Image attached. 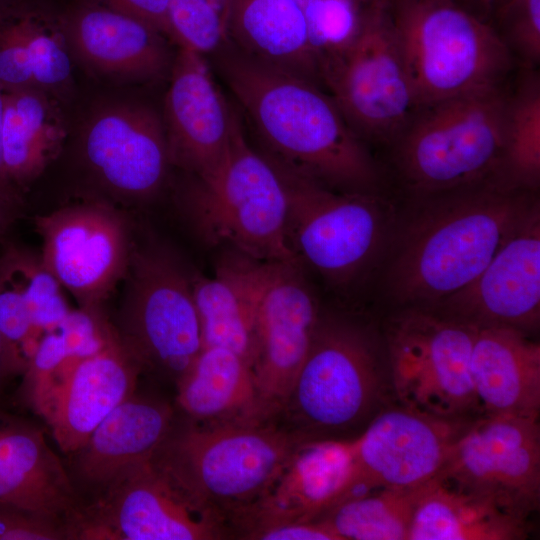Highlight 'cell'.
Here are the masks:
<instances>
[{"label":"cell","instance_id":"6da1fadb","mask_svg":"<svg viewBox=\"0 0 540 540\" xmlns=\"http://www.w3.org/2000/svg\"><path fill=\"white\" fill-rule=\"evenodd\" d=\"M409 201L383 255L384 293L399 308L433 307L464 289L539 203L501 178Z\"/></svg>","mask_w":540,"mask_h":540},{"label":"cell","instance_id":"7a4b0ae2","mask_svg":"<svg viewBox=\"0 0 540 540\" xmlns=\"http://www.w3.org/2000/svg\"><path fill=\"white\" fill-rule=\"evenodd\" d=\"M218 53L268 157L338 190L383 194V169L323 88L228 44Z\"/></svg>","mask_w":540,"mask_h":540},{"label":"cell","instance_id":"3957f363","mask_svg":"<svg viewBox=\"0 0 540 540\" xmlns=\"http://www.w3.org/2000/svg\"><path fill=\"white\" fill-rule=\"evenodd\" d=\"M507 84L418 109L389 147L396 177L409 199L501 178Z\"/></svg>","mask_w":540,"mask_h":540},{"label":"cell","instance_id":"277c9868","mask_svg":"<svg viewBox=\"0 0 540 540\" xmlns=\"http://www.w3.org/2000/svg\"><path fill=\"white\" fill-rule=\"evenodd\" d=\"M182 206L206 244L228 246L258 261L302 266L287 238L288 203L281 174L248 142L240 118L224 156L209 173L193 177Z\"/></svg>","mask_w":540,"mask_h":540},{"label":"cell","instance_id":"5b68a950","mask_svg":"<svg viewBox=\"0 0 540 540\" xmlns=\"http://www.w3.org/2000/svg\"><path fill=\"white\" fill-rule=\"evenodd\" d=\"M419 108L508 83L516 62L492 25L453 0H386Z\"/></svg>","mask_w":540,"mask_h":540},{"label":"cell","instance_id":"8992f818","mask_svg":"<svg viewBox=\"0 0 540 540\" xmlns=\"http://www.w3.org/2000/svg\"><path fill=\"white\" fill-rule=\"evenodd\" d=\"M388 384L383 336L359 320L321 314L281 411L306 440L336 438L371 420Z\"/></svg>","mask_w":540,"mask_h":540},{"label":"cell","instance_id":"52a82bcc","mask_svg":"<svg viewBox=\"0 0 540 540\" xmlns=\"http://www.w3.org/2000/svg\"><path fill=\"white\" fill-rule=\"evenodd\" d=\"M304 441L260 421H227L171 430L154 456L194 498L238 514L268 491Z\"/></svg>","mask_w":540,"mask_h":540},{"label":"cell","instance_id":"ba28073f","mask_svg":"<svg viewBox=\"0 0 540 540\" xmlns=\"http://www.w3.org/2000/svg\"><path fill=\"white\" fill-rule=\"evenodd\" d=\"M272 161L287 193L288 242L301 264L340 290L364 278L383 259L397 216L384 194L338 190Z\"/></svg>","mask_w":540,"mask_h":540},{"label":"cell","instance_id":"9c48e42d","mask_svg":"<svg viewBox=\"0 0 540 540\" xmlns=\"http://www.w3.org/2000/svg\"><path fill=\"white\" fill-rule=\"evenodd\" d=\"M477 329L434 307L400 308L383 335L399 405L449 420L479 416L471 377Z\"/></svg>","mask_w":540,"mask_h":540},{"label":"cell","instance_id":"30bf717a","mask_svg":"<svg viewBox=\"0 0 540 540\" xmlns=\"http://www.w3.org/2000/svg\"><path fill=\"white\" fill-rule=\"evenodd\" d=\"M114 326L141 368L175 382L203 348L192 277L168 251L134 246Z\"/></svg>","mask_w":540,"mask_h":540},{"label":"cell","instance_id":"8fae6325","mask_svg":"<svg viewBox=\"0 0 540 540\" xmlns=\"http://www.w3.org/2000/svg\"><path fill=\"white\" fill-rule=\"evenodd\" d=\"M69 528L70 539L210 540L221 513L194 498L156 460L139 462L100 489Z\"/></svg>","mask_w":540,"mask_h":540},{"label":"cell","instance_id":"7c38bea8","mask_svg":"<svg viewBox=\"0 0 540 540\" xmlns=\"http://www.w3.org/2000/svg\"><path fill=\"white\" fill-rule=\"evenodd\" d=\"M322 84L366 144L389 148L406 128L419 107L386 0L373 9L354 41L325 65Z\"/></svg>","mask_w":540,"mask_h":540},{"label":"cell","instance_id":"4fadbf2b","mask_svg":"<svg viewBox=\"0 0 540 540\" xmlns=\"http://www.w3.org/2000/svg\"><path fill=\"white\" fill-rule=\"evenodd\" d=\"M437 479L528 521L540 504L538 418L471 419L453 441Z\"/></svg>","mask_w":540,"mask_h":540},{"label":"cell","instance_id":"5bb4252c","mask_svg":"<svg viewBox=\"0 0 540 540\" xmlns=\"http://www.w3.org/2000/svg\"><path fill=\"white\" fill-rule=\"evenodd\" d=\"M35 225L44 266L80 307L102 308L124 280L134 248L124 216L88 200L38 216Z\"/></svg>","mask_w":540,"mask_h":540},{"label":"cell","instance_id":"9a60e30c","mask_svg":"<svg viewBox=\"0 0 540 540\" xmlns=\"http://www.w3.org/2000/svg\"><path fill=\"white\" fill-rule=\"evenodd\" d=\"M321 314L302 266L266 262L251 363L262 421L282 410Z\"/></svg>","mask_w":540,"mask_h":540},{"label":"cell","instance_id":"2e32d148","mask_svg":"<svg viewBox=\"0 0 540 540\" xmlns=\"http://www.w3.org/2000/svg\"><path fill=\"white\" fill-rule=\"evenodd\" d=\"M470 420L437 418L401 405L382 408L353 438V494L360 488L363 493L416 489L436 479L453 441Z\"/></svg>","mask_w":540,"mask_h":540},{"label":"cell","instance_id":"e0dca14e","mask_svg":"<svg viewBox=\"0 0 540 540\" xmlns=\"http://www.w3.org/2000/svg\"><path fill=\"white\" fill-rule=\"evenodd\" d=\"M433 307L477 327L536 332L540 322L539 203L468 286Z\"/></svg>","mask_w":540,"mask_h":540},{"label":"cell","instance_id":"ac0fdd59","mask_svg":"<svg viewBox=\"0 0 540 540\" xmlns=\"http://www.w3.org/2000/svg\"><path fill=\"white\" fill-rule=\"evenodd\" d=\"M85 161L111 193L142 200L162 187L171 165L163 120L140 104H114L88 121Z\"/></svg>","mask_w":540,"mask_h":540},{"label":"cell","instance_id":"d6986e66","mask_svg":"<svg viewBox=\"0 0 540 540\" xmlns=\"http://www.w3.org/2000/svg\"><path fill=\"white\" fill-rule=\"evenodd\" d=\"M170 70L162 119L170 163L200 177L224 156L239 117L221 93L205 56L179 47Z\"/></svg>","mask_w":540,"mask_h":540},{"label":"cell","instance_id":"ffe728a7","mask_svg":"<svg viewBox=\"0 0 540 540\" xmlns=\"http://www.w3.org/2000/svg\"><path fill=\"white\" fill-rule=\"evenodd\" d=\"M141 370L117 332L98 353L63 362L57 383L38 413L63 453L77 452L94 429L135 393Z\"/></svg>","mask_w":540,"mask_h":540},{"label":"cell","instance_id":"44dd1931","mask_svg":"<svg viewBox=\"0 0 540 540\" xmlns=\"http://www.w3.org/2000/svg\"><path fill=\"white\" fill-rule=\"evenodd\" d=\"M354 479L353 438L306 440L268 491L236 515L248 530L314 520L353 494Z\"/></svg>","mask_w":540,"mask_h":540},{"label":"cell","instance_id":"7402d4cb","mask_svg":"<svg viewBox=\"0 0 540 540\" xmlns=\"http://www.w3.org/2000/svg\"><path fill=\"white\" fill-rule=\"evenodd\" d=\"M64 29L70 50L95 72L147 81L171 69L165 35L95 0L64 13Z\"/></svg>","mask_w":540,"mask_h":540},{"label":"cell","instance_id":"603a6c76","mask_svg":"<svg viewBox=\"0 0 540 540\" xmlns=\"http://www.w3.org/2000/svg\"><path fill=\"white\" fill-rule=\"evenodd\" d=\"M0 502L67 527L81 508L62 461L35 423L0 408Z\"/></svg>","mask_w":540,"mask_h":540},{"label":"cell","instance_id":"cb8c5ba5","mask_svg":"<svg viewBox=\"0 0 540 540\" xmlns=\"http://www.w3.org/2000/svg\"><path fill=\"white\" fill-rule=\"evenodd\" d=\"M471 377L480 415L539 418L540 345L521 330L478 327Z\"/></svg>","mask_w":540,"mask_h":540},{"label":"cell","instance_id":"d4e9b609","mask_svg":"<svg viewBox=\"0 0 540 540\" xmlns=\"http://www.w3.org/2000/svg\"><path fill=\"white\" fill-rule=\"evenodd\" d=\"M310 26V0H227L232 46L323 88Z\"/></svg>","mask_w":540,"mask_h":540},{"label":"cell","instance_id":"484cf974","mask_svg":"<svg viewBox=\"0 0 540 540\" xmlns=\"http://www.w3.org/2000/svg\"><path fill=\"white\" fill-rule=\"evenodd\" d=\"M172 420L167 403L134 393L72 455L79 480L99 491L127 468L150 459L171 432Z\"/></svg>","mask_w":540,"mask_h":540},{"label":"cell","instance_id":"4316f807","mask_svg":"<svg viewBox=\"0 0 540 540\" xmlns=\"http://www.w3.org/2000/svg\"><path fill=\"white\" fill-rule=\"evenodd\" d=\"M266 262L230 250L212 277L193 276L203 347L234 351L251 367L256 311Z\"/></svg>","mask_w":540,"mask_h":540},{"label":"cell","instance_id":"83f0119b","mask_svg":"<svg viewBox=\"0 0 540 540\" xmlns=\"http://www.w3.org/2000/svg\"><path fill=\"white\" fill-rule=\"evenodd\" d=\"M4 91L3 164L9 183L21 195L58 157L67 131L49 92L35 87Z\"/></svg>","mask_w":540,"mask_h":540},{"label":"cell","instance_id":"f1b7e54d","mask_svg":"<svg viewBox=\"0 0 540 540\" xmlns=\"http://www.w3.org/2000/svg\"><path fill=\"white\" fill-rule=\"evenodd\" d=\"M176 384V402L193 420L264 422L251 367L234 351L203 347Z\"/></svg>","mask_w":540,"mask_h":540},{"label":"cell","instance_id":"f546056e","mask_svg":"<svg viewBox=\"0 0 540 540\" xmlns=\"http://www.w3.org/2000/svg\"><path fill=\"white\" fill-rule=\"evenodd\" d=\"M527 536L528 521L436 478L420 491L408 540H522Z\"/></svg>","mask_w":540,"mask_h":540},{"label":"cell","instance_id":"4dcf8cb0","mask_svg":"<svg viewBox=\"0 0 540 540\" xmlns=\"http://www.w3.org/2000/svg\"><path fill=\"white\" fill-rule=\"evenodd\" d=\"M423 486L416 489L382 488L353 494L318 518L329 525L339 540H408Z\"/></svg>","mask_w":540,"mask_h":540},{"label":"cell","instance_id":"1f68e13d","mask_svg":"<svg viewBox=\"0 0 540 540\" xmlns=\"http://www.w3.org/2000/svg\"><path fill=\"white\" fill-rule=\"evenodd\" d=\"M501 178L536 192L540 184V76L538 69L521 68L509 87Z\"/></svg>","mask_w":540,"mask_h":540},{"label":"cell","instance_id":"d6a6232c","mask_svg":"<svg viewBox=\"0 0 540 540\" xmlns=\"http://www.w3.org/2000/svg\"><path fill=\"white\" fill-rule=\"evenodd\" d=\"M27 14L28 60L35 88L59 90L71 79L69 45L64 29V14L25 0Z\"/></svg>","mask_w":540,"mask_h":540},{"label":"cell","instance_id":"836d02e7","mask_svg":"<svg viewBox=\"0 0 540 540\" xmlns=\"http://www.w3.org/2000/svg\"><path fill=\"white\" fill-rule=\"evenodd\" d=\"M170 39L203 56L228 43L227 0H169Z\"/></svg>","mask_w":540,"mask_h":540},{"label":"cell","instance_id":"e575fe53","mask_svg":"<svg viewBox=\"0 0 540 540\" xmlns=\"http://www.w3.org/2000/svg\"><path fill=\"white\" fill-rule=\"evenodd\" d=\"M0 333L17 373H24L36 337L11 247L0 258Z\"/></svg>","mask_w":540,"mask_h":540},{"label":"cell","instance_id":"d590c367","mask_svg":"<svg viewBox=\"0 0 540 540\" xmlns=\"http://www.w3.org/2000/svg\"><path fill=\"white\" fill-rule=\"evenodd\" d=\"M36 337L57 330L71 308L63 287L40 256L10 246Z\"/></svg>","mask_w":540,"mask_h":540},{"label":"cell","instance_id":"8d00e7d4","mask_svg":"<svg viewBox=\"0 0 540 540\" xmlns=\"http://www.w3.org/2000/svg\"><path fill=\"white\" fill-rule=\"evenodd\" d=\"M490 24L521 68L540 63V0H508L490 17Z\"/></svg>","mask_w":540,"mask_h":540},{"label":"cell","instance_id":"74e56055","mask_svg":"<svg viewBox=\"0 0 540 540\" xmlns=\"http://www.w3.org/2000/svg\"><path fill=\"white\" fill-rule=\"evenodd\" d=\"M67 358L64 340L57 330L41 335L23 373L22 385L24 399L36 413L55 387L60 367Z\"/></svg>","mask_w":540,"mask_h":540},{"label":"cell","instance_id":"f35d334b","mask_svg":"<svg viewBox=\"0 0 540 540\" xmlns=\"http://www.w3.org/2000/svg\"><path fill=\"white\" fill-rule=\"evenodd\" d=\"M57 331L64 340L68 358L74 360L98 353L116 334L102 308L80 306L70 310Z\"/></svg>","mask_w":540,"mask_h":540},{"label":"cell","instance_id":"ab89813d","mask_svg":"<svg viewBox=\"0 0 540 540\" xmlns=\"http://www.w3.org/2000/svg\"><path fill=\"white\" fill-rule=\"evenodd\" d=\"M63 539H70L65 524L0 502V540Z\"/></svg>","mask_w":540,"mask_h":540},{"label":"cell","instance_id":"60d3db41","mask_svg":"<svg viewBox=\"0 0 540 540\" xmlns=\"http://www.w3.org/2000/svg\"><path fill=\"white\" fill-rule=\"evenodd\" d=\"M245 536L259 540H339L329 525L320 518L265 525L249 530Z\"/></svg>","mask_w":540,"mask_h":540},{"label":"cell","instance_id":"b9f144b4","mask_svg":"<svg viewBox=\"0 0 540 540\" xmlns=\"http://www.w3.org/2000/svg\"><path fill=\"white\" fill-rule=\"evenodd\" d=\"M113 10L139 19L170 39L169 0H95Z\"/></svg>","mask_w":540,"mask_h":540},{"label":"cell","instance_id":"7bdbcfd3","mask_svg":"<svg viewBox=\"0 0 540 540\" xmlns=\"http://www.w3.org/2000/svg\"><path fill=\"white\" fill-rule=\"evenodd\" d=\"M4 93L0 87V200L17 209L21 203V195L9 183L3 164L2 155V125L4 113Z\"/></svg>","mask_w":540,"mask_h":540},{"label":"cell","instance_id":"ee69618b","mask_svg":"<svg viewBox=\"0 0 540 540\" xmlns=\"http://www.w3.org/2000/svg\"><path fill=\"white\" fill-rule=\"evenodd\" d=\"M462 8L477 16L478 18L489 22L491 12V0H453ZM490 23V22H489Z\"/></svg>","mask_w":540,"mask_h":540},{"label":"cell","instance_id":"f6af8a7d","mask_svg":"<svg viewBox=\"0 0 540 540\" xmlns=\"http://www.w3.org/2000/svg\"><path fill=\"white\" fill-rule=\"evenodd\" d=\"M18 374L11 359L7 345L0 333V387L11 376Z\"/></svg>","mask_w":540,"mask_h":540},{"label":"cell","instance_id":"bcb514c9","mask_svg":"<svg viewBox=\"0 0 540 540\" xmlns=\"http://www.w3.org/2000/svg\"><path fill=\"white\" fill-rule=\"evenodd\" d=\"M16 209L0 200V238L13 220Z\"/></svg>","mask_w":540,"mask_h":540},{"label":"cell","instance_id":"7dc6e473","mask_svg":"<svg viewBox=\"0 0 540 540\" xmlns=\"http://www.w3.org/2000/svg\"><path fill=\"white\" fill-rule=\"evenodd\" d=\"M508 0H491V12H490V17L492 15V13L497 9L499 8L500 6H502L505 2H507ZM490 22V20H489Z\"/></svg>","mask_w":540,"mask_h":540},{"label":"cell","instance_id":"c3c4849f","mask_svg":"<svg viewBox=\"0 0 540 540\" xmlns=\"http://www.w3.org/2000/svg\"><path fill=\"white\" fill-rule=\"evenodd\" d=\"M11 0H0V12Z\"/></svg>","mask_w":540,"mask_h":540}]
</instances>
